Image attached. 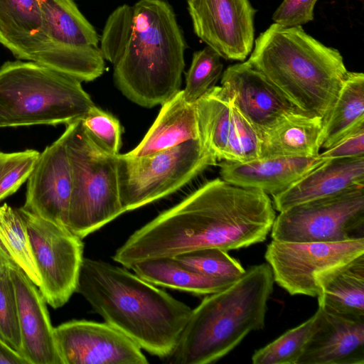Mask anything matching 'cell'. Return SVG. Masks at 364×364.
<instances>
[{"label": "cell", "instance_id": "cell-10", "mask_svg": "<svg viewBox=\"0 0 364 364\" xmlns=\"http://www.w3.org/2000/svg\"><path fill=\"white\" fill-rule=\"evenodd\" d=\"M364 187L304 202L279 212L272 240L337 242L363 237Z\"/></svg>", "mask_w": 364, "mask_h": 364}, {"label": "cell", "instance_id": "cell-21", "mask_svg": "<svg viewBox=\"0 0 364 364\" xmlns=\"http://www.w3.org/2000/svg\"><path fill=\"white\" fill-rule=\"evenodd\" d=\"M326 160L310 157H274L245 162L220 161L221 178L242 187L257 188L267 194L279 193Z\"/></svg>", "mask_w": 364, "mask_h": 364}, {"label": "cell", "instance_id": "cell-15", "mask_svg": "<svg viewBox=\"0 0 364 364\" xmlns=\"http://www.w3.org/2000/svg\"><path fill=\"white\" fill-rule=\"evenodd\" d=\"M63 364H146L142 349L107 323L72 320L54 328Z\"/></svg>", "mask_w": 364, "mask_h": 364}, {"label": "cell", "instance_id": "cell-6", "mask_svg": "<svg viewBox=\"0 0 364 364\" xmlns=\"http://www.w3.org/2000/svg\"><path fill=\"white\" fill-rule=\"evenodd\" d=\"M81 81L33 61L0 66V128L69 124L95 105Z\"/></svg>", "mask_w": 364, "mask_h": 364}, {"label": "cell", "instance_id": "cell-4", "mask_svg": "<svg viewBox=\"0 0 364 364\" xmlns=\"http://www.w3.org/2000/svg\"><path fill=\"white\" fill-rule=\"evenodd\" d=\"M247 61L300 110L323 119L348 72L338 50L302 26L273 23L255 39Z\"/></svg>", "mask_w": 364, "mask_h": 364}, {"label": "cell", "instance_id": "cell-8", "mask_svg": "<svg viewBox=\"0 0 364 364\" xmlns=\"http://www.w3.org/2000/svg\"><path fill=\"white\" fill-rule=\"evenodd\" d=\"M121 203L131 211L181 188L218 161L200 139L139 157L116 156Z\"/></svg>", "mask_w": 364, "mask_h": 364}, {"label": "cell", "instance_id": "cell-37", "mask_svg": "<svg viewBox=\"0 0 364 364\" xmlns=\"http://www.w3.org/2000/svg\"><path fill=\"white\" fill-rule=\"evenodd\" d=\"M29 364L18 351L0 338V364Z\"/></svg>", "mask_w": 364, "mask_h": 364}, {"label": "cell", "instance_id": "cell-1", "mask_svg": "<svg viewBox=\"0 0 364 364\" xmlns=\"http://www.w3.org/2000/svg\"><path fill=\"white\" fill-rule=\"evenodd\" d=\"M276 214L262 190L211 180L136 230L112 259L124 267L200 249L225 251L265 240Z\"/></svg>", "mask_w": 364, "mask_h": 364}, {"label": "cell", "instance_id": "cell-5", "mask_svg": "<svg viewBox=\"0 0 364 364\" xmlns=\"http://www.w3.org/2000/svg\"><path fill=\"white\" fill-rule=\"evenodd\" d=\"M274 280L267 263L245 270L225 289L205 296L192 309L177 346L168 357L176 364L216 362L252 331L264 327Z\"/></svg>", "mask_w": 364, "mask_h": 364}, {"label": "cell", "instance_id": "cell-24", "mask_svg": "<svg viewBox=\"0 0 364 364\" xmlns=\"http://www.w3.org/2000/svg\"><path fill=\"white\" fill-rule=\"evenodd\" d=\"M318 307L333 314L364 319V254L318 274Z\"/></svg>", "mask_w": 364, "mask_h": 364}, {"label": "cell", "instance_id": "cell-28", "mask_svg": "<svg viewBox=\"0 0 364 364\" xmlns=\"http://www.w3.org/2000/svg\"><path fill=\"white\" fill-rule=\"evenodd\" d=\"M0 247L38 287L41 279L26 223L18 210L6 203L0 206Z\"/></svg>", "mask_w": 364, "mask_h": 364}, {"label": "cell", "instance_id": "cell-23", "mask_svg": "<svg viewBox=\"0 0 364 364\" xmlns=\"http://www.w3.org/2000/svg\"><path fill=\"white\" fill-rule=\"evenodd\" d=\"M258 135L259 159L315 156L319 154L322 144L323 119L296 111Z\"/></svg>", "mask_w": 364, "mask_h": 364}, {"label": "cell", "instance_id": "cell-14", "mask_svg": "<svg viewBox=\"0 0 364 364\" xmlns=\"http://www.w3.org/2000/svg\"><path fill=\"white\" fill-rule=\"evenodd\" d=\"M195 34L222 58L243 62L255 42L250 0H187Z\"/></svg>", "mask_w": 364, "mask_h": 364}, {"label": "cell", "instance_id": "cell-29", "mask_svg": "<svg viewBox=\"0 0 364 364\" xmlns=\"http://www.w3.org/2000/svg\"><path fill=\"white\" fill-rule=\"evenodd\" d=\"M322 316L318 308L308 320L291 328L252 356L254 364H297L306 344L317 329Z\"/></svg>", "mask_w": 364, "mask_h": 364}, {"label": "cell", "instance_id": "cell-36", "mask_svg": "<svg viewBox=\"0 0 364 364\" xmlns=\"http://www.w3.org/2000/svg\"><path fill=\"white\" fill-rule=\"evenodd\" d=\"M318 0H283L272 15L274 23L286 27L302 26L314 18Z\"/></svg>", "mask_w": 364, "mask_h": 364}, {"label": "cell", "instance_id": "cell-34", "mask_svg": "<svg viewBox=\"0 0 364 364\" xmlns=\"http://www.w3.org/2000/svg\"><path fill=\"white\" fill-rule=\"evenodd\" d=\"M35 149L0 151V200L12 195L28 180L39 157Z\"/></svg>", "mask_w": 364, "mask_h": 364}, {"label": "cell", "instance_id": "cell-12", "mask_svg": "<svg viewBox=\"0 0 364 364\" xmlns=\"http://www.w3.org/2000/svg\"><path fill=\"white\" fill-rule=\"evenodd\" d=\"M364 254V237L337 242H293L272 240L264 257L274 282L291 295L316 297L318 274Z\"/></svg>", "mask_w": 364, "mask_h": 364}, {"label": "cell", "instance_id": "cell-16", "mask_svg": "<svg viewBox=\"0 0 364 364\" xmlns=\"http://www.w3.org/2000/svg\"><path fill=\"white\" fill-rule=\"evenodd\" d=\"M72 191L70 165L63 134L40 153L26 186L22 208L67 228Z\"/></svg>", "mask_w": 364, "mask_h": 364}, {"label": "cell", "instance_id": "cell-35", "mask_svg": "<svg viewBox=\"0 0 364 364\" xmlns=\"http://www.w3.org/2000/svg\"><path fill=\"white\" fill-rule=\"evenodd\" d=\"M319 156L325 160L364 156V120L319 153Z\"/></svg>", "mask_w": 364, "mask_h": 364}, {"label": "cell", "instance_id": "cell-17", "mask_svg": "<svg viewBox=\"0 0 364 364\" xmlns=\"http://www.w3.org/2000/svg\"><path fill=\"white\" fill-rule=\"evenodd\" d=\"M221 77V86L234 106L257 133L301 111L247 60L228 66Z\"/></svg>", "mask_w": 364, "mask_h": 364}, {"label": "cell", "instance_id": "cell-26", "mask_svg": "<svg viewBox=\"0 0 364 364\" xmlns=\"http://www.w3.org/2000/svg\"><path fill=\"white\" fill-rule=\"evenodd\" d=\"M134 274L155 285L198 295L218 292L233 282L202 274L173 257H156L132 264Z\"/></svg>", "mask_w": 364, "mask_h": 364}, {"label": "cell", "instance_id": "cell-18", "mask_svg": "<svg viewBox=\"0 0 364 364\" xmlns=\"http://www.w3.org/2000/svg\"><path fill=\"white\" fill-rule=\"evenodd\" d=\"M5 255L16 294L22 355L29 364H63L45 299L26 273Z\"/></svg>", "mask_w": 364, "mask_h": 364}, {"label": "cell", "instance_id": "cell-13", "mask_svg": "<svg viewBox=\"0 0 364 364\" xmlns=\"http://www.w3.org/2000/svg\"><path fill=\"white\" fill-rule=\"evenodd\" d=\"M200 141L218 162L259 159L258 133L234 106L222 86H214L196 102Z\"/></svg>", "mask_w": 364, "mask_h": 364}, {"label": "cell", "instance_id": "cell-27", "mask_svg": "<svg viewBox=\"0 0 364 364\" xmlns=\"http://www.w3.org/2000/svg\"><path fill=\"white\" fill-rule=\"evenodd\" d=\"M364 120V74L348 71L338 95L323 119L321 149H327Z\"/></svg>", "mask_w": 364, "mask_h": 364}, {"label": "cell", "instance_id": "cell-9", "mask_svg": "<svg viewBox=\"0 0 364 364\" xmlns=\"http://www.w3.org/2000/svg\"><path fill=\"white\" fill-rule=\"evenodd\" d=\"M46 32L45 48L36 63L73 77L93 81L105 69L100 36L74 0H38Z\"/></svg>", "mask_w": 364, "mask_h": 364}, {"label": "cell", "instance_id": "cell-32", "mask_svg": "<svg viewBox=\"0 0 364 364\" xmlns=\"http://www.w3.org/2000/svg\"><path fill=\"white\" fill-rule=\"evenodd\" d=\"M0 338L21 354V338L16 294L6 262V255L1 247Z\"/></svg>", "mask_w": 364, "mask_h": 364}, {"label": "cell", "instance_id": "cell-33", "mask_svg": "<svg viewBox=\"0 0 364 364\" xmlns=\"http://www.w3.org/2000/svg\"><path fill=\"white\" fill-rule=\"evenodd\" d=\"M90 139L102 150L117 155L122 146V127L112 114L95 105L80 119Z\"/></svg>", "mask_w": 364, "mask_h": 364}, {"label": "cell", "instance_id": "cell-30", "mask_svg": "<svg viewBox=\"0 0 364 364\" xmlns=\"http://www.w3.org/2000/svg\"><path fill=\"white\" fill-rule=\"evenodd\" d=\"M221 57L209 46L196 51L186 74V87L182 90L184 100L195 103L208 92L222 76Z\"/></svg>", "mask_w": 364, "mask_h": 364}, {"label": "cell", "instance_id": "cell-19", "mask_svg": "<svg viewBox=\"0 0 364 364\" xmlns=\"http://www.w3.org/2000/svg\"><path fill=\"white\" fill-rule=\"evenodd\" d=\"M364 187V156L326 160L272 196L279 212L311 200Z\"/></svg>", "mask_w": 364, "mask_h": 364}, {"label": "cell", "instance_id": "cell-20", "mask_svg": "<svg viewBox=\"0 0 364 364\" xmlns=\"http://www.w3.org/2000/svg\"><path fill=\"white\" fill-rule=\"evenodd\" d=\"M321 310L319 325L297 364H364V319Z\"/></svg>", "mask_w": 364, "mask_h": 364}, {"label": "cell", "instance_id": "cell-22", "mask_svg": "<svg viewBox=\"0 0 364 364\" xmlns=\"http://www.w3.org/2000/svg\"><path fill=\"white\" fill-rule=\"evenodd\" d=\"M46 41L38 0H0V44L16 60L36 62Z\"/></svg>", "mask_w": 364, "mask_h": 364}, {"label": "cell", "instance_id": "cell-7", "mask_svg": "<svg viewBox=\"0 0 364 364\" xmlns=\"http://www.w3.org/2000/svg\"><path fill=\"white\" fill-rule=\"evenodd\" d=\"M63 134L72 176L67 228L83 239L125 213L119 196L117 155L98 147L80 120L66 125Z\"/></svg>", "mask_w": 364, "mask_h": 364}, {"label": "cell", "instance_id": "cell-3", "mask_svg": "<svg viewBox=\"0 0 364 364\" xmlns=\"http://www.w3.org/2000/svg\"><path fill=\"white\" fill-rule=\"evenodd\" d=\"M75 292L105 323L159 358L172 354L192 311L136 274L85 257Z\"/></svg>", "mask_w": 364, "mask_h": 364}, {"label": "cell", "instance_id": "cell-31", "mask_svg": "<svg viewBox=\"0 0 364 364\" xmlns=\"http://www.w3.org/2000/svg\"><path fill=\"white\" fill-rule=\"evenodd\" d=\"M173 257L202 274L230 282L235 281L245 272L227 251L218 248L196 250Z\"/></svg>", "mask_w": 364, "mask_h": 364}, {"label": "cell", "instance_id": "cell-11", "mask_svg": "<svg viewBox=\"0 0 364 364\" xmlns=\"http://www.w3.org/2000/svg\"><path fill=\"white\" fill-rule=\"evenodd\" d=\"M34 261L40 276L38 289L53 309L65 305L77 286L83 259L82 239L67 228L45 220L21 207Z\"/></svg>", "mask_w": 364, "mask_h": 364}, {"label": "cell", "instance_id": "cell-2", "mask_svg": "<svg viewBox=\"0 0 364 364\" xmlns=\"http://www.w3.org/2000/svg\"><path fill=\"white\" fill-rule=\"evenodd\" d=\"M100 49L114 65V80L133 102L153 107L180 90L186 43L165 0L124 4L107 18Z\"/></svg>", "mask_w": 364, "mask_h": 364}, {"label": "cell", "instance_id": "cell-25", "mask_svg": "<svg viewBox=\"0 0 364 364\" xmlns=\"http://www.w3.org/2000/svg\"><path fill=\"white\" fill-rule=\"evenodd\" d=\"M161 105L152 126L137 146L125 154L127 156L149 155L188 140L200 139L195 103L187 102L182 90Z\"/></svg>", "mask_w": 364, "mask_h": 364}]
</instances>
